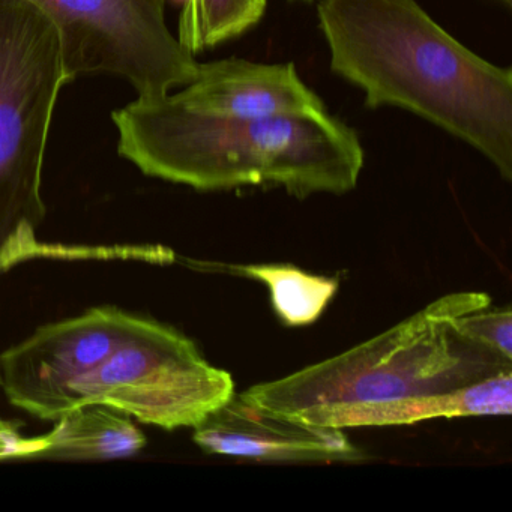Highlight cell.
<instances>
[{"mask_svg": "<svg viewBox=\"0 0 512 512\" xmlns=\"http://www.w3.org/2000/svg\"><path fill=\"white\" fill-rule=\"evenodd\" d=\"M67 83L49 17L31 0H0V275L67 253L38 239L47 143Z\"/></svg>", "mask_w": 512, "mask_h": 512, "instance_id": "4", "label": "cell"}, {"mask_svg": "<svg viewBox=\"0 0 512 512\" xmlns=\"http://www.w3.org/2000/svg\"><path fill=\"white\" fill-rule=\"evenodd\" d=\"M461 331L512 361L511 308H482L458 319Z\"/></svg>", "mask_w": 512, "mask_h": 512, "instance_id": "14", "label": "cell"}, {"mask_svg": "<svg viewBox=\"0 0 512 512\" xmlns=\"http://www.w3.org/2000/svg\"><path fill=\"white\" fill-rule=\"evenodd\" d=\"M490 305L487 293L443 296L341 355L241 395L260 409L293 416L313 407L371 406L463 388L512 370L511 359L458 326L464 314Z\"/></svg>", "mask_w": 512, "mask_h": 512, "instance_id": "3", "label": "cell"}, {"mask_svg": "<svg viewBox=\"0 0 512 512\" xmlns=\"http://www.w3.org/2000/svg\"><path fill=\"white\" fill-rule=\"evenodd\" d=\"M511 412L512 370H506L448 392L403 398L371 406L313 407L290 418L344 430L410 425L439 418L509 416Z\"/></svg>", "mask_w": 512, "mask_h": 512, "instance_id": "10", "label": "cell"}, {"mask_svg": "<svg viewBox=\"0 0 512 512\" xmlns=\"http://www.w3.org/2000/svg\"><path fill=\"white\" fill-rule=\"evenodd\" d=\"M112 121L124 160L143 175L199 191L272 185L301 199L346 194L364 167L358 134L329 112L215 118L167 94L137 98L116 109Z\"/></svg>", "mask_w": 512, "mask_h": 512, "instance_id": "2", "label": "cell"}, {"mask_svg": "<svg viewBox=\"0 0 512 512\" xmlns=\"http://www.w3.org/2000/svg\"><path fill=\"white\" fill-rule=\"evenodd\" d=\"M149 320L98 307L47 323L0 355V389L17 409L55 422L71 410V385L100 367Z\"/></svg>", "mask_w": 512, "mask_h": 512, "instance_id": "7", "label": "cell"}, {"mask_svg": "<svg viewBox=\"0 0 512 512\" xmlns=\"http://www.w3.org/2000/svg\"><path fill=\"white\" fill-rule=\"evenodd\" d=\"M235 394L193 340L157 320L70 388L71 410L106 404L163 430L196 428Z\"/></svg>", "mask_w": 512, "mask_h": 512, "instance_id": "5", "label": "cell"}, {"mask_svg": "<svg viewBox=\"0 0 512 512\" xmlns=\"http://www.w3.org/2000/svg\"><path fill=\"white\" fill-rule=\"evenodd\" d=\"M194 443L209 454L277 463H335L367 460L344 430L308 424L254 406L233 394L194 428Z\"/></svg>", "mask_w": 512, "mask_h": 512, "instance_id": "8", "label": "cell"}, {"mask_svg": "<svg viewBox=\"0 0 512 512\" xmlns=\"http://www.w3.org/2000/svg\"><path fill=\"white\" fill-rule=\"evenodd\" d=\"M43 440V448L32 458L113 460L139 454L148 443L130 415L106 404H85L70 410L56 419Z\"/></svg>", "mask_w": 512, "mask_h": 512, "instance_id": "11", "label": "cell"}, {"mask_svg": "<svg viewBox=\"0 0 512 512\" xmlns=\"http://www.w3.org/2000/svg\"><path fill=\"white\" fill-rule=\"evenodd\" d=\"M43 445V436L23 437L13 422L0 418V461L31 458Z\"/></svg>", "mask_w": 512, "mask_h": 512, "instance_id": "15", "label": "cell"}, {"mask_svg": "<svg viewBox=\"0 0 512 512\" xmlns=\"http://www.w3.org/2000/svg\"><path fill=\"white\" fill-rule=\"evenodd\" d=\"M170 97L190 112L215 118L265 119L320 115L322 98L295 64H257L230 58L200 64L194 80Z\"/></svg>", "mask_w": 512, "mask_h": 512, "instance_id": "9", "label": "cell"}, {"mask_svg": "<svg viewBox=\"0 0 512 512\" xmlns=\"http://www.w3.org/2000/svg\"><path fill=\"white\" fill-rule=\"evenodd\" d=\"M55 26L68 82L89 74L127 80L137 98L188 85L200 62L170 31L167 0H31Z\"/></svg>", "mask_w": 512, "mask_h": 512, "instance_id": "6", "label": "cell"}, {"mask_svg": "<svg viewBox=\"0 0 512 512\" xmlns=\"http://www.w3.org/2000/svg\"><path fill=\"white\" fill-rule=\"evenodd\" d=\"M268 0H185L178 38L193 55L241 37L265 16Z\"/></svg>", "mask_w": 512, "mask_h": 512, "instance_id": "13", "label": "cell"}, {"mask_svg": "<svg viewBox=\"0 0 512 512\" xmlns=\"http://www.w3.org/2000/svg\"><path fill=\"white\" fill-rule=\"evenodd\" d=\"M331 70L370 109L406 110L481 152L512 181V70L449 35L416 0H320Z\"/></svg>", "mask_w": 512, "mask_h": 512, "instance_id": "1", "label": "cell"}, {"mask_svg": "<svg viewBox=\"0 0 512 512\" xmlns=\"http://www.w3.org/2000/svg\"><path fill=\"white\" fill-rule=\"evenodd\" d=\"M224 269L265 284L275 313L289 326L316 322L338 290L335 278L308 274L292 265H236Z\"/></svg>", "mask_w": 512, "mask_h": 512, "instance_id": "12", "label": "cell"}, {"mask_svg": "<svg viewBox=\"0 0 512 512\" xmlns=\"http://www.w3.org/2000/svg\"><path fill=\"white\" fill-rule=\"evenodd\" d=\"M496 2H500V4L506 5V7H512V0H496Z\"/></svg>", "mask_w": 512, "mask_h": 512, "instance_id": "16", "label": "cell"}]
</instances>
